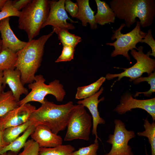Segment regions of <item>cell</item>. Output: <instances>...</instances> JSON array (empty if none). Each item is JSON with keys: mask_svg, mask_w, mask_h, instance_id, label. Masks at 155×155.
Listing matches in <instances>:
<instances>
[{"mask_svg": "<svg viewBox=\"0 0 155 155\" xmlns=\"http://www.w3.org/2000/svg\"><path fill=\"white\" fill-rule=\"evenodd\" d=\"M109 4L116 17L123 20L128 28L135 23L136 18L142 28L150 26L153 22L155 0H112Z\"/></svg>", "mask_w": 155, "mask_h": 155, "instance_id": "6da1fadb", "label": "cell"}, {"mask_svg": "<svg viewBox=\"0 0 155 155\" xmlns=\"http://www.w3.org/2000/svg\"><path fill=\"white\" fill-rule=\"evenodd\" d=\"M54 32L53 30L37 39L28 41L24 47L16 53L15 68L20 72L21 80L23 85L34 82L35 73L41 65L45 44Z\"/></svg>", "mask_w": 155, "mask_h": 155, "instance_id": "7a4b0ae2", "label": "cell"}, {"mask_svg": "<svg viewBox=\"0 0 155 155\" xmlns=\"http://www.w3.org/2000/svg\"><path fill=\"white\" fill-rule=\"evenodd\" d=\"M74 106L70 101L62 104H57L45 98L40 107L31 114L29 120L35 127L43 125L57 134L67 127L71 111Z\"/></svg>", "mask_w": 155, "mask_h": 155, "instance_id": "3957f363", "label": "cell"}, {"mask_svg": "<svg viewBox=\"0 0 155 155\" xmlns=\"http://www.w3.org/2000/svg\"><path fill=\"white\" fill-rule=\"evenodd\" d=\"M50 9L49 1L31 0L20 11L18 27L26 33L28 41L38 35L48 17Z\"/></svg>", "mask_w": 155, "mask_h": 155, "instance_id": "277c9868", "label": "cell"}, {"mask_svg": "<svg viewBox=\"0 0 155 155\" xmlns=\"http://www.w3.org/2000/svg\"><path fill=\"white\" fill-rule=\"evenodd\" d=\"M45 81L42 75H35L34 82L28 85L31 91L20 100L19 105L32 101L38 102L42 104L44 102L45 97L48 94L53 96L58 102L63 101L66 92L60 81L56 79L46 84L44 83Z\"/></svg>", "mask_w": 155, "mask_h": 155, "instance_id": "5b68a950", "label": "cell"}, {"mask_svg": "<svg viewBox=\"0 0 155 155\" xmlns=\"http://www.w3.org/2000/svg\"><path fill=\"white\" fill-rule=\"evenodd\" d=\"M125 26V24L122 23L117 29L113 30V34L112 35L111 40H113L116 39V40L113 43L107 42L106 44L114 47V49L111 55V57L122 55L130 61L131 59L128 54L129 51L133 49L137 50L136 45L140 42L146 33L141 30V25L139 21H137L135 26L132 30L123 34L121 31Z\"/></svg>", "mask_w": 155, "mask_h": 155, "instance_id": "8992f818", "label": "cell"}, {"mask_svg": "<svg viewBox=\"0 0 155 155\" xmlns=\"http://www.w3.org/2000/svg\"><path fill=\"white\" fill-rule=\"evenodd\" d=\"M92 116L83 105H74L67 123L64 141L76 139L88 141L92 124Z\"/></svg>", "mask_w": 155, "mask_h": 155, "instance_id": "52a82bcc", "label": "cell"}, {"mask_svg": "<svg viewBox=\"0 0 155 155\" xmlns=\"http://www.w3.org/2000/svg\"><path fill=\"white\" fill-rule=\"evenodd\" d=\"M136 50L133 49L130 50V54L136 61L135 63L131 67L128 68H118L117 69H123L124 71L119 73H107L105 76L106 79L110 80L117 77L118 79L117 81H119L124 77L130 78L129 81H132L141 76L142 74L147 73L149 75L155 70V59L150 57L151 50L144 54L143 51V47L140 46Z\"/></svg>", "mask_w": 155, "mask_h": 155, "instance_id": "ba28073f", "label": "cell"}, {"mask_svg": "<svg viewBox=\"0 0 155 155\" xmlns=\"http://www.w3.org/2000/svg\"><path fill=\"white\" fill-rule=\"evenodd\" d=\"M115 128L113 134L109 135L106 142L112 145L109 152L104 155H134L129 141L134 138V131L128 130L124 122L119 119L114 121Z\"/></svg>", "mask_w": 155, "mask_h": 155, "instance_id": "9c48e42d", "label": "cell"}, {"mask_svg": "<svg viewBox=\"0 0 155 155\" xmlns=\"http://www.w3.org/2000/svg\"><path fill=\"white\" fill-rule=\"evenodd\" d=\"M65 0L49 1L50 9L47 18L42 28L48 25L52 28L68 30L75 29L74 26L67 20L75 22L68 16L65 9Z\"/></svg>", "mask_w": 155, "mask_h": 155, "instance_id": "30bf717a", "label": "cell"}, {"mask_svg": "<svg viewBox=\"0 0 155 155\" xmlns=\"http://www.w3.org/2000/svg\"><path fill=\"white\" fill-rule=\"evenodd\" d=\"M119 104L114 111L120 115L125 114L132 109L139 108L146 111L155 121V98L145 100H139L133 98L131 93L124 94L121 96Z\"/></svg>", "mask_w": 155, "mask_h": 155, "instance_id": "8fae6325", "label": "cell"}, {"mask_svg": "<svg viewBox=\"0 0 155 155\" xmlns=\"http://www.w3.org/2000/svg\"><path fill=\"white\" fill-rule=\"evenodd\" d=\"M36 107L27 103L18 106L0 117V127L3 130L21 125L29 120Z\"/></svg>", "mask_w": 155, "mask_h": 155, "instance_id": "7c38bea8", "label": "cell"}, {"mask_svg": "<svg viewBox=\"0 0 155 155\" xmlns=\"http://www.w3.org/2000/svg\"><path fill=\"white\" fill-rule=\"evenodd\" d=\"M103 90V88L102 87L97 92L92 96L83 100H78L77 102L78 104H81L84 107L87 108L92 115V133L95 137L94 142H98V139L100 140L97 134L98 125L104 124L106 122L105 120L100 117L98 108L99 103L104 99V97H102L99 100L98 99Z\"/></svg>", "mask_w": 155, "mask_h": 155, "instance_id": "4fadbf2b", "label": "cell"}, {"mask_svg": "<svg viewBox=\"0 0 155 155\" xmlns=\"http://www.w3.org/2000/svg\"><path fill=\"white\" fill-rule=\"evenodd\" d=\"M30 136L40 147L51 148L62 144L61 137L53 133L48 127L44 125L35 127Z\"/></svg>", "mask_w": 155, "mask_h": 155, "instance_id": "5bb4252c", "label": "cell"}, {"mask_svg": "<svg viewBox=\"0 0 155 155\" xmlns=\"http://www.w3.org/2000/svg\"><path fill=\"white\" fill-rule=\"evenodd\" d=\"M10 18L0 21V32L2 38V49H8L17 53L27 44L28 42L19 40L12 30L9 23Z\"/></svg>", "mask_w": 155, "mask_h": 155, "instance_id": "9a60e30c", "label": "cell"}, {"mask_svg": "<svg viewBox=\"0 0 155 155\" xmlns=\"http://www.w3.org/2000/svg\"><path fill=\"white\" fill-rule=\"evenodd\" d=\"M21 75L20 71L16 68L3 71V86L5 87L6 84L8 85L16 100L18 102L21 95H26L28 93V89L24 86L21 82Z\"/></svg>", "mask_w": 155, "mask_h": 155, "instance_id": "2e32d148", "label": "cell"}, {"mask_svg": "<svg viewBox=\"0 0 155 155\" xmlns=\"http://www.w3.org/2000/svg\"><path fill=\"white\" fill-rule=\"evenodd\" d=\"M76 3L78 7V11L76 18L81 21L83 26H86L88 23L92 29H96L97 28V24L95 22V11H93L90 7L89 1L77 0Z\"/></svg>", "mask_w": 155, "mask_h": 155, "instance_id": "e0dca14e", "label": "cell"}, {"mask_svg": "<svg viewBox=\"0 0 155 155\" xmlns=\"http://www.w3.org/2000/svg\"><path fill=\"white\" fill-rule=\"evenodd\" d=\"M95 1L97 8V12L94 15L95 23L101 26L114 23L115 15L109 5L104 1L100 0Z\"/></svg>", "mask_w": 155, "mask_h": 155, "instance_id": "ac0fdd59", "label": "cell"}, {"mask_svg": "<svg viewBox=\"0 0 155 155\" xmlns=\"http://www.w3.org/2000/svg\"><path fill=\"white\" fill-rule=\"evenodd\" d=\"M35 126L31 124L21 135L9 143L0 151V154H3L8 152L17 153L23 148L28 137L33 131Z\"/></svg>", "mask_w": 155, "mask_h": 155, "instance_id": "d6986e66", "label": "cell"}, {"mask_svg": "<svg viewBox=\"0 0 155 155\" xmlns=\"http://www.w3.org/2000/svg\"><path fill=\"white\" fill-rule=\"evenodd\" d=\"M106 80L105 77H102L88 85L78 87L77 88L75 98L78 100L84 99L92 96L99 90Z\"/></svg>", "mask_w": 155, "mask_h": 155, "instance_id": "ffe728a7", "label": "cell"}, {"mask_svg": "<svg viewBox=\"0 0 155 155\" xmlns=\"http://www.w3.org/2000/svg\"><path fill=\"white\" fill-rule=\"evenodd\" d=\"M19 106L11 90L3 92L0 95V117Z\"/></svg>", "mask_w": 155, "mask_h": 155, "instance_id": "44dd1931", "label": "cell"}, {"mask_svg": "<svg viewBox=\"0 0 155 155\" xmlns=\"http://www.w3.org/2000/svg\"><path fill=\"white\" fill-rule=\"evenodd\" d=\"M17 59L16 53L8 49H2L0 52V70L15 69Z\"/></svg>", "mask_w": 155, "mask_h": 155, "instance_id": "7402d4cb", "label": "cell"}, {"mask_svg": "<svg viewBox=\"0 0 155 155\" xmlns=\"http://www.w3.org/2000/svg\"><path fill=\"white\" fill-rule=\"evenodd\" d=\"M31 125V123L29 120L21 125L6 128L3 131V137L4 141L9 144L18 137Z\"/></svg>", "mask_w": 155, "mask_h": 155, "instance_id": "603a6c76", "label": "cell"}, {"mask_svg": "<svg viewBox=\"0 0 155 155\" xmlns=\"http://www.w3.org/2000/svg\"><path fill=\"white\" fill-rule=\"evenodd\" d=\"M53 29L54 32L57 34L63 46H70L75 48L82 40L80 37L69 32L67 30Z\"/></svg>", "mask_w": 155, "mask_h": 155, "instance_id": "cb8c5ba5", "label": "cell"}, {"mask_svg": "<svg viewBox=\"0 0 155 155\" xmlns=\"http://www.w3.org/2000/svg\"><path fill=\"white\" fill-rule=\"evenodd\" d=\"M75 151L70 144H61L51 148L40 147L39 155H72Z\"/></svg>", "mask_w": 155, "mask_h": 155, "instance_id": "d4e9b609", "label": "cell"}, {"mask_svg": "<svg viewBox=\"0 0 155 155\" xmlns=\"http://www.w3.org/2000/svg\"><path fill=\"white\" fill-rule=\"evenodd\" d=\"M144 130L138 132L137 135L140 136L146 137L148 139L150 144L151 155H155V122L151 123L146 118L144 120Z\"/></svg>", "mask_w": 155, "mask_h": 155, "instance_id": "484cf974", "label": "cell"}, {"mask_svg": "<svg viewBox=\"0 0 155 155\" xmlns=\"http://www.w3.org/2000/svg\"><path fill=\"white\" fill-rule=\"evenodd\" d=\"M132 81L134 84H137L139 83L146 82L150 85V89L147 91L145 92H136L134 95L135 98L141 94H143L145 96L149 97L153 93L155 92V71L146 77L140 76L133 80Z\"/></svg>", "mask_w": 155, "mask_h": 155, "instance_id": "4316f807", "label": "cell"}, {"mask_svg": "<svg viewBox=\"0 0 155 155\" xmlns=\"http://www.w3.org/2000/svg\"><path fill=\"white\" fill-rule=\"evenodd\" d=\"M12 1L7 0L5 5L0 11V21L10 16H19L20 11H18L13 7Z\"/></svg>", "mask_w": 155, "mask_h": 155, "instance_id": "83f0119b", "label": "cell"}, {"mask_svg": "<svg viewBox=\"0 0 155 155\" xmlns=\"http://www.w3.org/2000/svg\"><path fill=\"white\" fill-rule=\"evenodd\" d=\"M40 147L32 139L29 140L25 144L22 151L17 155H39Z\"/></svg>", "mask_w": 155, "mask_h": 155, "instance_id": "f1b7e54d", "label": "cell"}, {"mask_svg": "<svg viewBox=\"0 0 155 155\" xmlns=\"http://www.w3.org/2000/svg\"><path fill=\"white\" fill-rule=\"evenodd\" d=\"M75 47L70 46H63L61 55L55 61V63L69 61L73 59Z\"/></svg>", "mask_w": 155, "mask_h": 155, "instance_id": "f546056e", "label": "cell"}, {"mask_svg": "<svg viewBox=\"0 0 155 155\" xmlns=\"http://www.w3.org/2000/svg\"><path fill=\"white\" fill-rule=\"evenodd\" d=\"M99 146L98 142H94L88 146L80 148L74 151L72 155H97Z\"/></svg>", "mask_w": 155, "mask_h": 155, "instance_id": "4dcf8cb0", "label": "cell"}, {"mask_svg": "<svg viewBox=\"0 0 155 155\" xmlns=\"http://www.w3.org/2000/svg\"><path fill=\"white\" fill-rule=\"evenodd\" d=\"M140 42L145 43L148 44L152 50L150 56L155 57V41L152 33L151 29H149L144 37L141 40Z\"/></svg>", "mask_w": 155, "mask_h": 155, "instance_id": "1f68e13d", "label": "cell"}, {"mask_svg": "<svg viewBox=\"0 0 155 155\" xmlns=\"http://www.w3.org/2000/svg\"><path fill=\"white\" fill-rule=\"evenodd\" d=\"M65 9L71 17H76L78 11V7L76 3H74L70 0H65Z\"/></svg>", "mask_w": 155, "mask_h": 155, "instance_id": "d6a6232c", "label": "cell"}, {"mask_svg": "<svg viewBox=\"0 0 155 155\" xmlns=\"http://www.w3.org/2000/svg\"><path fill=\"white\" fill-rule=\"evenodd\" d=\"M31 0H14L12 2V6L14 8L18 11H20L25 7L31 1Z\"/></svg>", "mask_w": 155, "mask_h": 155, "instance_id": "836d02e7", "label": "cell"}, {"mask_svg": "<svg viewBox=\"0 0 155 155\" xmlns=\"http://www.w3.org/2000/svg\"><path fill=\"white\" fill-rule=\"evenodd\" d=\"M3 130L0 127V151L4 147L8 144L4 140L3 137Z\"/></svg>", "mask_w": 155, "mask_h": 155, "instance_id": "e575fe53", "label": "cell"}, {"mask_svg": "<svg viewBox=\"0 0 155 155\" xmlns=\"http://www.w3.org/2000/svg\"><path fill=\"white\" fill-rule=\"evenodd\" d=\"M3 71L0 70V95L3 92L4 87L2 83Z\"/></svg>", "mask_w": 155, "mask_h": 155, "instance_id": "d590c367", "label": "cell"}, {"mask_svg": "<svg viewBox=\"0 0 155 155\" xmlns=\"http://www.w3.org/2000/svg\"><path fill=\"white\" fill-rule=\"evenodd\" d=\"M7 0H0V11L3 8Z\"/></svg>", "mask_w": 155, "mask_h": 155, "instance_id": "8d00e7d4", "label": "cell"}, {"mask_svg": "<svg viewBox=\"0 0 155 155\" xmlns=\"http://www.w3.org/2000/svg\"><path fill=\"white\" fill-rule=\"evenodd\" d=\"M17 153H15L11 152H8L6 155H17Z\"/></svg>", "mask_w": 155, "mask_h": 155, "instance_id": "74e56055", "label": "cell"}, {"mask_svg": "<svg viewBox=\"0 0 155 155\" xmlns=\"http://www.w3.org/2000/svg\"><path fill=\"white\" fill-rule=\"evenodd\" d=\"M2 41L0 38V52L2 50Z\"/></svg>", "mask_w": 155, "mask_h": 155, "instance_id": "f35d334b", "label": "cell"}, {"mask_svg": "<svg viewBox=\"0 0 155 155\" xmlns=\"http://www.w3.org/2000/svg\"><path fill=\"white\" fill-rule=\"evenodd\" d=\"M146 155H149L147 154V151H146Z\"/></svg>", "mask_w": 155, "mask_h": 155, "instance_id": "ab89813d", "label": "cell"}, {"mask_svg": "<svg viewBox=\"0 0 155 155\" xmlns=\"http://www.w3.org/2000/svg\"><path fill=\"white\" fill-rule=\"evenodd\" d=\"M0 155H6V153L3 154H0Z\"/></svg>", "mask_w": 155, "mask_h": 155, "instance_id": "60d3db41", "label": "cell"}]
</instances>
